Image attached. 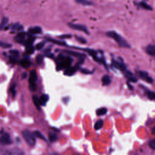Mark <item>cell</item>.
Listing matches in <instances>:
<instances>
[{
    "instance_id": "obj_11",
    "label": "cell",
    "mask_w": 155,
    "mask_h": 155,
    "mask_svg": "<svg viewBox=\"0 0 155 155\" xmlns=\"http://www.w3.org/2000/svg\"><path fill=\"white\" fill-rule=\"evenodd\" d=\"M25 35H26V34H25V33L24 32V31L19 33L18 34V35L16 36V37L15 38V41H17V42H20V43H22V44H23V43L24 42V41H25Z\"/></svg>"
},
{
    "instance_id": "obj_36",
    "label": "cell",
    "mask_w": 155,
    "mask_h": 155,
    "mask_svg": "<svg viewBox=\"0 0 155 155\" xmlns=\"http://www.w3.org/2000/svg\"><path fill=\"white\" fill-rule=\"evenodd\" d=\"M0 47H4V48H8V47H11L12 45L8 43H4L0 41Z\"/></svg>"
},
{
    "instance_id": "obj_6",
    "label": "cell",
    "mask_w": 155,
    "mask_h": 155,
    "mask_svg": "<svg viewBox=\"0 0 155 155\" xmlns=\"http://www.w3.org/2000/svg\"><path fill=\"white\" fill-rule=\"evenodd\" d=\"M68 25L76 30H79V31H83L84 33H85L87 35H89V31L88 30V28H87L86 26L82 25V24H72V23H69Z\"/></svg>"
},
{
    "instance_id": "obj_2",
    "label": "cell",
    "mask_w": 155,
    "mask_h": 155,
    "mask_svg": "<svg viewBox=\"0 0 155 155\" xmlns=\"http://www.w3.org/2000/svg\"><path fill=\"white\" fill-rule=\"evenodd\" d=\"M58 61L57 63V69L62 70L63 68H68L70 67L72 59L67 56H64L62 54H60L58 56Z\"/></svg>"
},
{
    "instance_id": "obj_35",
    "label": "cell",
    "mask_w": 155,
    "mask_h": 155,
    "mask_svg": "<svg viewBox=\"0 0 155 155\" xmlns=\"http://www.w3.org/2000/svg\"><path fill=\"white\" fill-rule=\"evenodd\" d=\"M21 28H22V26L19 24H15L12 25V30H20Z\"/></svg>"
},
{
    "instance_id": "obj_9",
    "label": "cell",
    "mask_w": 155,
    "mask_h": 155,
    "mask_svg": "<svg viewBox=\"0 0 155 155\" xmlns=\"http://www.w3.org/2000/svg\"><path fill=\"white\" fill-rule=\"evenodd\" d=\"M64 52L69 54L70 55H72L73 56H76V57H78L80 58V59H84V58H85V55L84 54H81L76 51H71V50H64Z\"/></svg>"
},
{
    "instance_id": "obj_18",
    "label": "cell",
    "mask_w": 155,
    "mask_h": 155,
    "mask_svg": "<svg viewBox=\"0 0 155 155\" xmlns=\"http://www.w3.org/2000/svg\"><path fill=\"white\" fill-rule=\"evenodd\" d=\"M139 5L140 7H141L142 8L147 10H152L153 8L151 7V6H150V5H148L147 2H144V1H140L139 3Z\"/></svg>"
},
{
    "instance_id": "obj_24",
    "label": "cell",
    "mask_w": 155,
    "mask_h": 155,
    "mask_svg": "<svg viewBox=\"0 0 155 155\" xmlns=\"http://www.w3.org/2000/svg\"><path fill=\"white\" fill-rule=\"evenodd\" d=\"M8 18H3L2 19V21H1V23L0 24V28L2 29L3 28H4L5 27V25L7 24L8 23Z\"/></svg>"
},
{
    "instance_id": "obj_39",
    "label": "cell",
    "mask_w": 155,
    "mask_h": 155,
    "mask_svg": "<svg viewBox=\"0 0 155 155\" xmlns=\"http://www.w3.org/2000/svg\"><path fill=\"white\" fill-rule=\"evenodd\" d=\"M30 89L32 91H35L36 90V85L35 84H29Z\"/></svg>"
},
{
    "instance_id": "obj_17",
    "label": "cell",
    "mask_w": 155,
    "mask_h": 155,
    "mask_svg": "<svg viewBox=\"0 0 155 155\" xmlns=\"http://www.w3.org/2000/svg\"><path fill=\"white\" fill-rule=\"evenodd\" d=\"M29 31L31 34H38L42 31V28L39 26H36L29 28Z\"/></svg>"
},
{
    "instance_id": "obj_37",
    "label": "cell",
    "mask_w": 155,
    "mask_h": 155,
    "mask_svg": "<svg viewBox=\"0 0 155 155\" xmlns=\"http://www.w3.org/2000/svg\"><path fill=\"white\" fill-rule=\"evenodd\" d=\"M149 145H150V147L152 149H153V150H155V139H153V140H151L150 141V142H149Z\"/></svg>"
},
{
    "instance_id": "obj_40",
    "label": "cell",
    "mask_w": 155,
    "mask_h": 155,
    "mask_svg": "<svg viewBox=\"0 0 155 155\" xmlns=\"http://www.w3.org/2000/svg\"><path fill=\"white\" fill-rule=\"evenodd\" d=\"M15 86H16V85L14 84V85H13V86H12L11 88H10V91H11V92H12V94H13V96H15V94H16Z\"/></svg>"
},
{
    "instance_id": "obj_29",
    "label": "cell",
    "mask_w": 155,
    "mask_h": 155,
    "mask_svg": "<svg viewBox=\"0 0 155 155\" xmlns=\"http://www.w3.org/2000/svg\"><path fill=\"white\" fill-rule=\"evenodd\" d=\"M36 62H37V63L38 64H42V62L43 61V56L42 55H41V54L38 55L36 58Z\"/></svg>"
},
{
    "instance_id": "obj_13",
    "label": "cell",
    "mask_w": 155,
    "mask_h": 155,
    "mask_svg": "<svg viewBox=\"0 0 155 155\" xmlns=\"http://www.w3.org/2000/svg\"><path fill=\"white\" fill-rule=\"evenodd\" d=\"M78 67L76 66L73 67H69L67 68L64 72V74L67 76H71L73 75L78 70Z\"/></svg>"
},
{
    "instance_id": "obj_43",
    "label": "cell",
    "mask_w": 155,
    "mask_h": 155,
    "mask_svg": "<svg viewBox=\"0 0 155 155\" xmlns=\"http://www.w3.org/2000/svg\"><path fill=\"white\" fill-rule=\"evenodd\" d=\"M127 86L128 87V88H129L130 90H133V87L131 85H130V84H129V82H127Z\"/></svg>"
},
{
    "instance_id": "obj_8",
    "label": "cell",
    "mask_w": 155,
    "mask_h": 155,
    "mask_svg": "<svg viewBox=\"0 0 155 155\" xmlns=\"http://www.w3.org/2000/svg\"><path fill=\"white\" fill-rule=\"evenodd\" d=\"M125 77L127 78V79H128V81H130V82H136L137 81V78H136L133 75V74L131 71H130L128 70L125 71Z\"/></svg>"
},
{
    "instance_id": "obj_22",
    "label": "cell",
    "mask_w": 155,
    "mask_h": 155,
    "mask_svg": "<svg viewBox=\"0 0 155 155\" xmlns=\"http://www.w3.org/2000/svg\"><path fill=\"white\" fill-rule=\"evenodd\" d=\"M33 101L34 102V104L35 105V106L36 107V108L38 110H40V103H39V99H38V97H37V96L36 95H33Z\"/></svg>"
},
{
    "instance_id": "obj_20",
    "label": "cell",
    "mask_w": 155,
    "mask_h": 155,
    "mask_svg": "<svg viewBox=\"0 0 155 155\" xmlns=\"http://www.w3.org/2000/svg\"><path fill=\"white\" fill-rule=\"evenodd\" d=\"M35 41V38L33 37H30L28 38L27 40L24 41L23 43L24 45H25L26 47H29V46H32V44Z\"/></svg>"
},
{
    "instance_id": "obj_33",
    "label": "cell",
    "mask_w": 155,
    "mask_h": 155,
    "mask_svg": "<svg viewBox=\"0 0 155 155\" xmlns=\"http://www.w3.org/2000/svg\"><path fill=\"white\" fill-rule=\"evenodd\" d=\"M9 60H10V61L12 63L15 64V63L17 62V61H18V58H17V57H16V56L10 55V57H9Z\"/></svg>"
},
{
    "instance_id": "obj_44",
    "label": "cell",
    "mask_w": 155,
    "mask_h": 155,
    "mask_svg": "<svg viewBox=\"0 0 155 155\" xmlns=\"http://www.w3.org/2000/svg\"><path fill=\"white\" fill-rule=\"evenodd\" d=\"M27 74L26 72H23L22 73V79H25V78H27Z\"/></svg>"
},
{
    "instance_id": "obj_28",
    "label": "cell",
    "mask_w": 155,
    "mask_h": 155,
    "mask_svg": "<svg viewBox=\"0 0 155 155\" xmlns=\"http://www.w3.org/2000/svg\"><path fill=\"white\" fill-rule=\"evenodd\" d=\"M76 2L85 5H89L91 4V2L90 1H88L86 0H76Z\"/></svg>"
},
{
    "instance_id": "obj_4",
    "label": "cell",
    "mask_w": 155,
    "mask_h": 155,
    "mask_svg": "<svg viewBox=\"0 0 155 155\" xmlns=\"http://www.w3.org/2000/svg\"><path fill=\"white\" fill-rule=\"evenodd\" d=\"M111 64L112 65L115 67L116 68L121 70V71H126V65L124 63L122 59L119 58V60H116V59H112L111 61Z\"/></svg>"
},
{
    "instance_id": "obj_38",
    "label": "cell",
    "mask_w": 155,
    "mask_h": 155,
    "mask_svg": "<svg viewBox=\"0 0 155 155\" xmlns=\"http://www.w3.org/2000/svg\"><path fill=\"white\" fill-rule=\"evenodd\" d=\"M4 155H21L20 153L18 152H14V151H8L5 153Z\"/></svg>"
},
{
    "instance_id": "obj_14",
    "label": "cell",
    "mask_w": 155,
    "mask_h": 155,
    "mask_svg": "<svg viewBox=\"0 0 155 155\" xmlns=\"http://www.w3.org/2000/svg\"><path fill=\"white\" fill-rule=\"evenodd\" d=\"M48 99H49V96L48 94H42L39 98L40 105H45L46 104L47 102L48 101Z\"/></svg>"
},
{
    "instance_id": "obj_25",
    "label": "cell",
    "mask_w": 155,
    "mask_h": 155,
    "mask_svg": "<svg viewBox=\"0 0 155 155\" xmlns=\"http://www.w3.org/2000/svg\"><path fill=\"white\" fill-rule=\"evenodd\" d=\"M35 51V48L33 47V46H29V47H27L26 50H25V52L28 54H33Z\"/></svg>"
},
{
    "instance_id": "obj_21",
    "label": "cell",
    "mask_w": 155,
    "mask_h": 155,
    "mask_svg": "<svg viewBox=\"0 0 155 155\" xmlns=\"http://www.w3.org/2000/svg\"><path fill=\"white\" fill-rule=\"evenodd\" d=\"M104 124V121L102 119H99L94 124V129L96 130H98L101 129Z\"/></svg>"
},
{
    "instance_id": "obj_5",
    "label": "cell",
    "mask_w": 155,
    "mask_h": 155,
    "mask_svg": "<svg viewBox=\"0 0 155 155\" xmlns=\"http://www.w3.org/2000/svg\"><path fill=\"white\" fill-rule=\"evenodd\" d=\"M138 75L142 80L146 81L149 84H152L153 82V78L148 74L147 71L140 70L138 71Z\"/></svg>"
},
{
    "instance_id": "obj_3",
    "label": "cell",
    "mask_w": 155,
    "mask_h": 155,
    "mask_svg": "<svg viewBox=\"0 0 155 155\" xmlns=\"http://www.w3.org/2000/svg\"><path fill=\"white\" fill-rule=\"evenodd\" d=\"M23 137L24 138L25 140L27 142V143L33 146L35 144V136L33 135V134H31L30 131H27V130H24L22 132Z\"/></svg>"
},
{
    "instance_id": "obj_41",
    "label": "cell",
    "mask_w": 155,
    "mask_h": 155,
    "mask_svg": "<svg viewBox=\"0 0 155 155\" xmlns=\"http://www.w3.org/2000/svg\"><path fill=\"white\" fill-rule=\"evenodd\" d=\"M81 72L84 74H91L92 73L91 71H90L89 70H87V69H85V68H84V69H81Z\"/></svg>"
},
{
    "instance_id": "obj_30",
    "label": "cell",
    "mask_w": 155,
    "mask_h": 155,
    "mask_svg": "<svg viewBox=\"0 0 155 155\" xmlns=\"http://www.w3.org/2000/svg\"><path fill=\"white\" fill-rule=\"evenodd\" d=\"M76 39H77L79 42H80L82 43V44H85V43L87 42V41H86L84 38H82V37H81V36H76Z\"/></svg>"
},
{
    "instance_id": "obj_10",
    "label": "cell",
    "mask_w": 155,
    "mask_h": 155,
    "mask_svg": "<svg viewBox=\"0 0 155 155\" xmlns=\"http://www.w3.org/2000/svg\"><path fill=\"white\" fill-rule=\"evenodd\" d=\"M37 80V73L35 70H32L30 73L29 76V84H35V81Z\"/></svg>"
},
{
    "instance_id": "obj_23",
    "label": "cell",
    "mask_w": 155,
    "mask_h": 155,
    "mask_svg": "<svg viewBox=\"0 0 155 155\" xmlns=\"http://www.w3.org/2000/svg\"><path fill=\"white\" fill-rule=\"evenodd\" d=\"M147 97L150 100H155V92L151 91H148L147 92Z\"/></svg>"
},
{
    "instance_id": "obj_15",
    "label": "cell",
    "mask_w": 155,
    "mask_h": 155,
    "mask_svg": "<svg viewBox=\"0 0 155 155\" xmlns=\"http://www.w3.org/2000/svg\"><path fill=\"white\" fill-rule=\"evenodd\" d=\"M20 64L21 65L24 67V68H28L30 65H31V62L28 59H27V58H24L22 60H21L20 61Z\"/></svg>"
},
{
    "instance_id": "obj_34",
    "label": "cell",
    "mask_w": 155,
    "mask_h": 155,
    "mask_svg": "<svg viewBox=\"0 0 155 155\" xmlns=\"http://www.w3.org/2000/svg\"><path fill=\"white\" fill-rule=\"evenodd\" d=\"M44 42H41L38 43V44L36 45L35 47H36V50H39L42 49V48L44 47Z\"/></svg>"
},
{
    "instance_id": "obj_27",
    "label": "cell",
    "mask_w": 155,
    "mask_h": 155,
    "mask_svg": "<svg viewBox=\"0 0 155 155\" xmlns=\"http://www.w3.org/2000/svg\"><path fill=\"white\" fill-rule=\"evenodd\" d=\"M33 135L35 136H36L37 137H39V138H40V139H44V140H45V137H44V136H43V134H42V133H41L39 131H35V132L33 133Z\"/></svg>"
},
{
    "instance_id": "obj_1",
    "label": "cell",
    "mask_w": 155,
    "mask_h": 155,
    "mask_svg": "<svg viewBox=\"0 0 155 155\" xmlns=\"http://www.w3.org/2000/svg\"><path fill=\"white\" fill-rule=\"evenodd\" d=\"M106 35L112 38L114 41H115L118 45L120 47H125V48H130V45L129 43L125 41L122 36H121L119 33H117L116 31H113V30H110L107 32Z\"/></svg>"
},
{
    "instance_id": "obj_19",
    "label": "cell",
    "mask_w": 155,
    "mask_h": 155,
    "mask_svg": "<svg viewBox=\"0 0 155 155\" xmlns=\"http://www.w3.org/2000/svg\"><path fill=\"white\" fill-rule=\"evenodd\" d=\"M107 109L105 107H101L96 110V114L97 116H102L107 113Z\"/></svg>"
},
{
    "instance_id": "obj_7",
    "label": "cell",
    "mask_w": 155,
    "mask_h": 155,
    "mask_svg": "<svg viewBox=\"0 0 155 155\" xmlns=\"http://www.w3.org/2000/svg\"><path fill=\"white\" fill-rule=\"evenodd\" d=\"M12 142L10 135L8 133H5L0 137V143L4 145L10 144Z\"/></svg>"
},
{
    "instance_id": "obj_31",
    "label": "cell",
    "mask_w": 155,
    "mask_h": 155,
    "mask_svg": "<svg viewBox=\"0 0 155 155\" xmlns=\"http://www.w3.org/2000/svg\"><path fill=\"white\" fill-rule=\"evenodd\" d=\"M10 53L11 54V55L16 56V57H17L19 55V51L16 50H10Z\"/></svg>"
},
{
    "instance_id": "obj_32",
    "label": "cell",
    "mask_w": 155,
    "mask_h": 155,
    "mask_svg": "<svg viewBox=\"0 0 155 155\" xmlns=\"http://www.w3.org/2000/svg\"><path fill=\"white\" fill-rule=\"evenodd\" d=\"M48 137H49V139H50L51 141H54V140H56V139H57V136H56L55 134L50 133V134H49V136H48Z\"/></svg>"
},
{
    "instance_id": "obj_12",
    "label": "cell",
    "mask_w": 155,
    "mask_h": 155,
    "mask_svg": "<svg viewBox=\"0 0 155 155\" xmlns=\"http://www.w3.org/2000/svg\"><path fill=\"white\" fill-rule=\"evenodd\" d=\"M147 53L150 56L155 57V45L150 44L146 47Z\"/></svg>"
},
{
    "instance_id": "obj_45",
    "label": "cell",
    "mask_w": 155,
    "mask_h": 155,
    "mask_svg": "<svg viewBox=\"0 0 155 155\" xmlns=\"http://www.w3.org/2000/svg\"><path fill=\"white\" fill-rule=\"evenodd\" d=\"M152 133L153 134H155V126L153 128V129H152Z\"/></svg>"
},
{
    "instance_id": "obj_42",
    "label": "cell",
    "mask_w": 155,
    "mask_h": 155,
    "mask_svg": "<svg viewBox=\"0 0 155 155\" xmlns=\"http://www.w3.org/2000/svg\"><path fill=\"white\" fill-rule=\"evenodd\" d=\"M60 38H62V39H64V38H71V36L70 35H62V36H59Z\"/></svg>"
},
{
    "instance_id": "obj_16",
    "label": "cell",
    "mask_w": 155,
    "mask_h": 155,
    "mask_svg": "<svg viewBox=\"0 0 155 155\" xmlns=\"http://www.w3.org/2000/svg\"><path fill=\"white\" fill-rule=\"evenodd\" d=\"M102 83L103 85H110V83H111L110 77L107 74L104 75L102 78Z\"/></svg>"
},
{
    "instance_id": "obj_26",
    "label": "cell",
    "mask_w": 155,
    "mask_h": 155,
    "mask_svg": "<svg viewBox=\"0 0 155 155\" xmlns=\"http://www.w3.org/2000/svg\"><path fill=\"white\" fill-rule=\"evenodd\" d=\"M48 40L51 42H53L54 44H58V45H62V46H65L66 45L64 42H62V41H60L54 40V39H50Z\"/></svg>"
}]
</instances>
